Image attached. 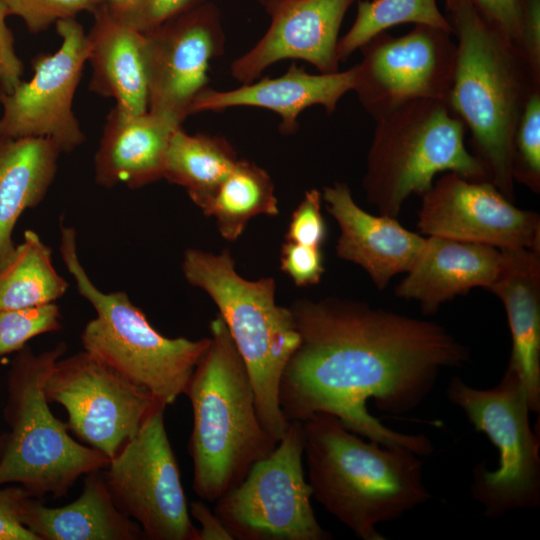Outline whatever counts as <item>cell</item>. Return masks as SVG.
<instances>
[{
    "instance_id": "1",
    "label": "cell",
    "mask_w": 540,
    "mask_h": 540,
    "mask_svg": "<svg viewBox=\"0 0 540 540\" xmlns=\"http://www.w3.org/2000/svg\"><path fill=\"white\" fill-rule=\"evenodd\" d=\"M290 309L300 341L279 386L286 420L327 413L367 440L430 455L428 437L386 427L366 403L373 399L379 410L393 414L415 409L442 369L470 362L469 349L435 322L365 302L301 299Z\"/></svg>"
},
{
    "instance_id": "2",
    "label": "cell",
    "mask_w": 540,
    "mask_h": 540,
    "mask_svg": "<svg viewBox=\"0 0 540 540\" xmlns=\"http://www.w3.org/2000/svg\"><path fill=\"white\" fill-rule=\"evenodd\" d=\"M302 429L312 497L358 538L385 540L379 524L431 498L412 450L364 441L327 413L302 421Z\"/></svg>"
},
{
    "instance_id": "3",
    "label": "cell",
    "mask_w": 540,
    "mask_h": 540,
    "mask_svg": "<svg viewBox=\"0 0 540 540\" xmlns=\"http://www.w3.org/2000/svg\"><path fill=\"white\" fill-rule=\"evenodd\" d=\"M457 38L451 111L471 133L489 181L514 199L513 140L531 93L540 88L519 50L465 0H445Z\"/></svg>"
},
{
    "instance_id": "4",
    "label": "cell",
    "mask_w": 540,
    "mask_h": 540,
    "mask_svg": "<svg viewBox=\"0 0 540 540\" xmlns=\"http://www.w3.org/2000/svg\"><path fill=\"white\" fill-rule=\"evenodd\" d=\"M211 344L185 395L193 412L188 450L193 490L214 503L237 486L277 442L263 428L246 366L220 316L210 322Z\"/></svg>"
},
{
    "instance_id": "5",
    "label": "cell",
    "mask_w": 540,
    "mask_h": 540,
    "mask_svg": "<svg viewBox=\"0 0 540 540\" xmlns=\"http://www.w3.org/2000/svg\"><path fill=\"white\" fill-rule=\"evenodd\" d=\"M182 272L217 305L248 371L260 422L278 442L290 423L279 404L280 381L300 341L291 309L276 304L273 278L241 277L228 250L188 248Z\"/></svg>"
},
{
    "instance_id": "6",
    "label": "cell",
    "mask_w": 540,
    "mask_h": 540,
    "mask_svg": "<svg viewBox=\"0 0 540 540\" xmlns=\"http://www.w3.org/2000/svg\"><path fill=\"white\" fill-rule=\"evenodd\" d=\"M66 350L64 342L37 354L25 346L10 365L4 409L9 430L0 437V486L18 483L33 497L61 498L79 477L110 462L102 452L74 440L67 423L49 408L44 384Z\"/></svg>"
},
{
    "instance_id": "7",
    "label": "cell",
    "mask_w": 540,
    "mask_h": 540,
    "mask_svg": "<svg viewBox=\"0 0 540 540\" xmlns=\"http://www.w3.org/2000/svg\"><path fill=\"white\" fill-rule=\"evenodd\" d=\"M59 250L78 293L95 309L81 334L83 348L165 406L185 394L211 338H168L159 333L124 291L103 292L88 276L73 227L60 226Z\"/></svg>"
},
{
    "instance_id": "8",
    "label": "cell",
    "mask_w": 540,
    "mask_h": 540,
    "mask_svg": "<svg viewBox=\"0 0 540 540\" xmlns=\"http://www.w3.org/2000/svg\"><path fill=\"white\" fill-rule=\"evenodd\" d=\"M375 123L363 188L379 214L396 218L404 202L422 196L439 173L489 181L483 163L465 146V125L445 100H415Z\"/></svg>"
},
{
    "instance_id": "9",
    "label": "cell",
    "mask_w": 540,
    "mask_h": 540,
    "mask_svg": "<svg viewBox=\"0 0 540 540\" xmlns=\"http://www.w3.org/2000/svg\"><path fill=\"white\" fill-rule=\"evenodd\" d=\"M447 397L498 450L495 470L479 464L473 473L471 493L485 515L498 517L539 506V439L530 426L531 410L517 375L507 368L501 381L486 390L455 376L448 384Z\"/></svg>"
},
{
    "instance_id": "10",
    "label": "cell",
    "mask_w": 540,
    "mask_h": 540,
    "mask_svg": "<svg viewBox=\"0 0 540 540\" xmlns=\"http://www.w3.org/2000/svg\"><path fill=\"white\" fill-rule=\"evenodd\" d=\"M302 422L291 421L273 451L215 501L214 513L232 539L327 540L303 468Z\"/></svg>"
},
{
    "instance_id": "11",
    "label": "cell",
    "mask_w": 540,
    "mask_h": 540,
    "mask_svg": "<svg viewBox=\"0 0 540 540\" xmlns=\"http://www.w3.org/2000/svg\"><path fill=\"white\" fill-rule=\"evenodd\" d=\"M158 405L103 472L122 512L152 540H198L176 457Z\"/></svg>"
},
{
    "instance_id": "12",
    "label": "cell",
    "mask_w": 540,
    "mask_h": 540,
    "mask_svg": "<svg viewBox=\"0 0 540 540\" xmlns=\"http://www.w3.org/2000/svg\"><path fill=\"white\" fill-rule=\"evenodd\" d=\"M44 392L49 403L66 410L69 431L109 459L162 404L85 350L55 362Z\"/></svg>"
},
{
    "instance_id": "13",
    "label": "cell",
    "mask_w": 540,
    "mask_h": 540,
    "mask_svg": "<svg viewBox=\"0 0 540 540\" xmlns=\"http://www.w3.org/2000/svg\"><path fill=\"white\" fill-rule=\"evenodd\" d=\"M451 35L416 25L402 36L383 32L364 44L353 91L366 112L377 120L415 100H446L456 60Z\"/></svg>"
},
{
    "instance_id": "14",
    "label": "cell",
    "mask_w": 540,
    "mask_h": 540,
    "mask_svg": "<svg viewBox=\"0 0 540 540\" xmlns=\"http://www.w3.org/2000/svg\"><path fill=\"white\" fill-rule=\"evenodd\" d=\"M55 25L62 39L59 49L33 61L29 81H22L11 93L0 91V136L47 138L67 153L85 141L72 102L88 59V39L75 18Z\"/></svg>"
},
{
    "instance_id": "15",
    "label": "cell",
    "mask_w": 540,
    "mask_h": 540,
    "mask_svg": "<svg viewBox=\"0 0 540 540\" xmlns=\"http://www.w3.org/2000/svg\"><path fill=\"white\" fill-rule=\"evenodd\" d=\"M148 111L183 122L208 87L209 63L223 54L225 34L218 7L205 2L144 33Z\"/></svg>"
},
{
    "instance_id": "16",
    "label": "cell",
    "mask_w": 540,
    "mask_h": 540,
    "mask_svg": "<svg viewBox=\"0 0 540 540\" xmlns=\"http://www.w3.org/2000/svg\"><path fill=\"white\" fill-rule=\"evenodd\" d=\"M417 226L427 236L540 252V216L519 209L489 181L445 172L422 195Z\"/></svg>"
},
{
    "instance_id": "17",
    "label": "cell",
    "mask_w": 540,
    "mask_h": 540,
    "mask_svg": "<svg viewBox=\"0 0 540 540\" xmlns=\"http://www.w3.org/2000/svg\"><path fill=\"white\" fill-rule=\"evenodd\" d=\"M356 0H296L271 14V23L260 40L235 59L230 72L242 84L254 82L270 65L303 60L320 73L339 71V30Z\"/></svg>"
},
{
    "instance_id": "18",
    "label": "cell",
    "mask_w": 540,
    "mask_h": 540,
    "mask_svg": "<svg viewBox=\"0 0 540 540\" xmlns=\"http://www.w3.org/2000/svg\"><path fill=\"white\" fill-rule=\"evenodd\" d=\"M322 200L340 228L337 256L362 267L379 290L397 274L411 269L424 237L404 228L394 217L363 210L345 182L325 187Z\"/></svg>"
},
{
    "instance_id": "19",
    "label": "cell",
    "mask_w": 540,
    "mask_h": 540,
    "mask_svg": "<svg viewBox=\"0 0 540 540\" xmlns=\"http://www.w3.org/2000/svg\"><path fill=\"white\" fill-rule=\"evenodd\" d=\"M502 259V251L490 245L428 236L395 295L416 300L424 314H434L443 303L473 288L489 289Z\"/></svg>"
},
{
    "instance_id": "20",
    "label": "cell",
    "mask_w": 540,
    "mask_h": 540,
    "mask_svg": "<svg viewBox=\"0 0 540 540\" xmlns=\"http://www.w3.org/2000/svg\"><path fill=\"white\" fill-rule=\"evenodd\" d=\"M181 124L166 114H126L114 107L94 158L96 183L136 189L163 179L166 151Z\"/></svg>"
},
{
    "instance_id": "21",
    "label": "cell",
    "mask_w": 540,
    "mask_h": 540,
    "mask_svg": "<svg viewBox=\"0 0 540 540\" xmlns=\"http://www.w3.org/2000/svg\"><path fill=\"white\" fill-rule=\"evenodd\" d=\"M355 66L335 73L310 74L292 64L276 78H263L228 91L207 88L194 102L191 114L219 111L236 106L268 109L281 117L280 131L293 134L298 128L299 114L314 105L328 114L336 110L339 100L355 85Z\"/></svg>"
},
{
    "instance_id": "22",
    "label": "cell",
    "mask_w": 540,
    "mask_h": 540,
    "mask_svg": "<svg viewBox=\"0 0 540 540\" xmlns=\"http://www.w3.org/2000/svg\"><path fill=\"white\" fill-rule=\"evenodd\" d=\"M491 290L502 302L512 339L508 367L522 383L531 412L540 411V252L503 249Z\"/></svg>"
},
{
    "instance_id": "23",
    "label": "cell",
    "mask_w": 540,
    "mask_h": 540,
    "mask_svg": "<svg viewBox=\"0 0 540 540\" xmlns=\"http://www.w3.org/2000/svg\"><path fill=\"white\" fill-rule=\"evenodd\" d=\"M87 34L92 67L91 91L113 98L126 114L148 111V75L144 33L116 19L103 4Z\"/></svg>"
},
{
    "instance_id": "24",
    "label": "cell",
    "mask_w": 540,
    "mask_h": 540,
    "mask_svg": "<svg viewBox=\"0 0 540 540\" xmlns=\"http://www.w3.org/2000/svg\"><path fill=\"white\" fill-rule=\"evenodd\" d=\"M22 524L39 540H136L140 526L116 505L101 470L86 474L73 502L50 508L31 497Z\"/></svg>"
},
{
    "instance_id": "25",
    "label": "cell",
    "mask_w": 540,
    "mask_h": 540,
    "mask_svg": "<svg viewBox=\"0 0 540 540\" xmlns=\"http://www.w3.org/2000/svg\"><path fill=\"white\" fill-rule=\"evenodd\" d=\"M61 151L47 138L0 136V263L13 251L15 225L44 199Z\"/></svg>"
},
{
    "instance_id": "26",
    "label": "cell",
    "mask_w": 540,
    "mask_h": 540,
    "mask_svg": "<svg viewBox=\"0 0 540 540\" xmlns=\"http://www.w3.org/2000/svg\"><path fill=\"white\" fill-rule=\"evenodd\" d=\"M238 160L224 138L188 134L180 127L173 133L166 151L163 179L183 187L203 210Z\"/></svg>"
},
{
    "instance_id": "27",
    "label": "cell",
    "mask_w": 540,
    "mask_h": 540,
    "mask_svg": "<svg viewBox=\"0 0 540 540\" xmlns=\"http://www.w3.org/2000/svg\"><path fill=\"white\" fill-rule=\"evenodd\" d=\"M68 287L53 265L51 249L35 231L26 230L23 241L0 263V309L56 303Z\"/></svg>"
},
{
    "instance_id": "28",
    "label": "cell",
    "mask_w": 540,
    "mask_h": 540,
    "mask_svg": "<svg viewBox=\"0 0 540 540\" xmlns=\"http://www.w3.org/2000/svg\"><path fill=\"white\" fill-rule=\"evenodd\" d=\"M202 212L215 218L225 240L235 241L253 217L279 214L273 181L257 164L239 159Z\"/></svg>"
},
{
    "instance_id": "29",
    "label": "cell",
    "mask_w": 540,
    "mask_h": 540,
    "mask_svg": "<svg viewBox=\"0 0 540 540\" xmlns=\"http://www.w3.org/2000/svg\"><path fill=\"white\" fill-rule=\"evenodd\" d=\"M413 23L452 33L447 17L439 10L437 0H365L358 1L354 23L337 43L339 62L387 29Z\"/></svg>"
},
{
    "instance_id": "30",
    "label": "cell",
    "mask_w": 540,
    "mask_h": 540,
    "mask_svg": "<svg viewBox=\"0 0 540 540\" xmlns=\"http://www.w3.org/2000/svg\"><path fill=\"white\" fill-rule=\"evenodd\" d=\"M512 176L514 182L540 192V88L529 96L516 127Z\"/></svg>"
},
{
    "instance_id": "31",
    "label": "cell",
    "mask_w": 540,
    "mask_h": 540,
    "mask_svg": "<svg viewBox=\"0 0 540 540\" xmlns=\"http://www.w3.org/2000/svg\"><path fill=\"white\" fill-rule=\"evenodd\" d=\"M62 328L56 303L26 309H0V358L18 352L29 340Z\"/></svg>"
},
{
    "instance_id": "32",
    "label": "cell",
    "mask_w": 540,
    "mask_h": 540,
    "mask_svg": "<svg viewBox=\"0 0 540 540\" xmlns=\"http://www.w3.org/2000/svg\"><path fill=\"white\" fill-rule=\"evenodd\" d=\"M8 16L20 17L31 33L48 29L60 20L75 18L81 12L94 13L106 0H0Z\"/></svg>"
},
{
    "instance_id": "33",
    "label": "cell",
    "mask_w": 540,
    "mask_h": 540,
    "mask_svg": "<svg viewBox=\"0 0 540 540\" xmlns=\"http://www.w3.org/2000/svg\"><path fill=\"white\" fill-rule=\"evenodd\" d=\"M205 1L131 0L121 4L105 3V5L116 19L145 33Z\"/></svg>"
},
{
    "instance_id": "34",
    "label": "cell",
    "mask_w": 540,
    "mask_h": 540,
    "mask_svg": "<svg viewBox=\"0 0 540 540\" xmlns=\"http://www.w3.org/2000/svg\"><path fill=\"white\" fill-rule=\"evenodd\" d=\"M322 193L317 189L305 192L294 210L285 236L286 241L321 248L327 229L321 213Z\"/></svg>"
},
{
    "instance_id": "35",
    "label": "cell",
    "mask_w": 540,
    "mask_h": 540,
    "mask_svg": "<svg viewBox=\"0 0 540 540\" xmlns=\"http://www.w3.org/2000/svg\"><path fill=\"white\" fill-rule=\"evenodd\" d=\"M281 270L298 287L318 284L325 271L321 248L286 241L281 249Z\"/></svg>"
},
{
    "instance_id": "36",
    "label": "cell",
    "mask_w": 540,
    "mask_h": 540,
    "mask_svg": "<svg viewBox=\"0 0 540 540\" xmlns=\"http://www.w3.org/2000/svg\"><path fill=\"white\" fill-rule=\"evenodd\" d=\"M465 1L519 50L523 26V0Z\"/></svg>"
},
{
    "instance_id": "37",
    "label": "cell",
    "mask_w": 540,
    "mask_h": 540,
    "mask_svg": "<svg viewBox=\"0 0 540 540\" xmlns=\"http://www.w3.org/2000/svg\"><path fill=\"white\" fill-rule=\"evenodd\" d=\"M31 497L21 486L0 488V540H39L21 522Z\"/></svg>"
},
{
    "instance_id": "38",
    "label": "cell",
    "mask_w": 540,
    "mask_h": 540,
    "mask_svg": "<svg viewBox=\"0 0 540 540\" xmlns=\"http://www.w3.org/2000/svg\"><path fill=\"white\" fill-rule=\"evenodd\" d=\"M8 12L0 2V91L11 93L21 82L24 66L14 48L12 31L6 24Z\"/></svg>"
},
{
    "instance_id": "39",
    "label": "cell",
    "mask_w": 540,
    "mask_h": 540,
    "mask_svg": "<svg viewBox=\"0 0 540 540\" xmlns=\"http://www.w3.org/2000/svg\"><path fill=\"white\" fill-rule=\"evenodd\" d=\"M523 4L519 52L534 77L540 80V0H523Z\"/></svg>"
},
{
    "instance_id": "40",
    "label": "cell",
    "mask_w": 540,
    "mask_h": 540,
    "mask_svg": "<svg viewBox=\"0 0 540 540\" xmlns=\"http://www.w3.org/2000/svg\"><path fill=\"white\" fill-rule=\"evenodd\" d=\"M189 513L200 523L198 529V540H229L231 535L217 517L205 503L193 501L190 504Z\"/></svg>"
},
{
    "instance_id": "41",
    "label": "cell",
    "mask_w": 540,
    "mask_h": 540,
    "mask_svg": "<svg viewBox=\"0 0 540 540\" xmlns=\"http://www.w3.org/2000/svg\"><path fill=\"white\" fill-rule=\"evenodd\" d=\"M253 1L261 5L268 14H271L278 8L288 3L294 2L296 0H253Z\"/></svg>"
},
{
    "instance_id": "42",
    "label": "cell",
    "mask_w": 540,
    "mask_h": 540,
    "mask_svg": "<svg viewBox=\"0 0 540 540\" xmlns=\"http://www.w3.org/2000/svg\"><path fill=\"white\" fill-rule=\"evenodd\" d=\"M128 1H131V0H106V3H108V4H121V3H126Z\"/></svg>"
}]
</instances>
